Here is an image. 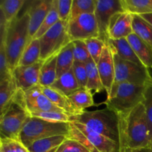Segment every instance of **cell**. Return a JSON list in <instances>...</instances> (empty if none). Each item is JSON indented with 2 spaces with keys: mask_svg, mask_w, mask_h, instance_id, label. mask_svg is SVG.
Returning a JSON list of instances; mask_svg holds the SVG:
<instances>
[{
  "mask_svg": "<svg viewBox=\"0 0 152 152\" xmlns=\"http://www.w3.org/2000/svg\"><path fill=\"white\" fill-rule=\"evenodd\" d=\"M119 152H134L150 145V132L143 103L117 114Z\"/></svg>",
  "mask_w": 152,
  "mask_h": 152,
  "instance_id": "obj_1",
  "label": "cell"
},
{
  "mask_svg": "<svg viewBox=\"0 0 152 152\" xmlns=\"http://www.w3.org/2000/svg\"><path fill=\"white\" fill-rule=\"evenodd\" d=\"M30 42L29 15L27 12L9 24L1 20V42L4 45L7 62L12 71L18 66Z\"/></svg>",
  "mask_w": 152,
  "mask_h": 152,
  "instance_id": "obj_2",
  "label": "cell"
},
{
  "mask_svg": "<svg viewBox=\"0 0 152 152\" xmlns=\"http://www.w3.org/2000/svg\"><path fill=\"white\" fill-rule=\"evenodd\" d=\"M71 123L84 125L119 144L118 117L115 112L108 108L92 111H85L79 115L71 117Z\"/></svg>",
  "mask_w": 152,
  "mask_h": 152,
  "instance_id": "obj_3",
  "label": "cell"
},
{
  "mask_svg": "<svg viewBox=\"0 0 152 152\" xmlns=\"http://www.w3.org/2000/svg\"><path fill=\"white\" fill-rule=\"evenodd\" d=\"M145 89V86L130 83L114 85L105 101L106 108L117 114L129 111L144 102Z\"/></svg>",
  "mask_w": 152,
  "mask_h": 152,
  "instance_id": "obj_4",
  "label": "cell"
},
{
  "mask_svg": "<svg viewBox=\"0 0 152 152\" xmlns=\"http://www.w3.org/2000/svg\"><path fill=\"white\" fill-rule=\"evenodd\" d=\"M71 129V123H50L39 118L30 117L27 120L20 134L21 142L28 148L39 140L55 136L68 137Z\"/></svg>",
  "mask_w": 152,
  "mask_h": 152,
  "instance_id": "obj_5",
  "label": "cell"
},
{
  "mask_svg": "<svg viewBox=\"0 0 152 152\" xmlns=\"http://www.w3.org/2000/svg\"><path fill=\"white\" fill-rule=\"evenodd\" d=\"M111 50L115 67V80L113 86L120 83H130L148 87L152 85V74L148 68L124 60L112 49Z\"/></svg>",
  "mask_w": 152,
  "mask_h": 152,
  "instance_id": "obj_6",
  "label": "cell"
},
{
  "mask_svg": "<svg viewBox=\"0 0 152 152\" xmlns=\"http://www.w3.org/2000/svg\"><path fill=\"white\" fill-rule=\"evenodd\" d=\"M68 24L59 21L48 32H46L39 39L40 60H46L59 52L67 45L71 42L68 34Z\"/></svg>",
  "mask_w": 152,
  "mask_h": 152,
  "instance_id": "obj_7",
  "label": "cell"
},
{
  "mask_svg": "<svg viewBox=\"0 0 152 152\" xmlns=\"http://www.w3.org/2000/svg\"><path fill=\"white\" fill-rule=\"evenodd\" d=\"M30 117L28 112L12 102L8 109L1 115V137L20 140L21 132Z\"/></svg>",
  "mask_w": 152,
  "mask_h": 152,
  "instance_id": "obj_8",
  "label": "cell"
},
{
  "mask_svg": "<svg viewBox=\"0 0 152 152\" xmlns=\"http://www.w3.org/2000/svg\"><path fill=\"white\" fill-rule=\"evenodd\" d=\"M68 34L71 42L99 38V28L94 13H84L70 21Z\"/></svg>",
  "mask_w": 152,
  "mask_h": 152,
  "instance_id": "obj_9",
  "label": "cell"
},
{
  "mask_svg": "<svg viewBox=\"0 0 152 152\" xmlns=\"http://www.w3.org/2000/svg\"><path fill=\"white\" fill-rule=\"evenodd\" d=\"M123 12L120 0H96L94 15L99 28V38L106 44L109 39L108 29L111 17L116 13Z\"/></svg>",
  "mask_w": 152,
  "mask_h": 152,
  "instance_id": "obj_10",
  "label": "cell"
},
{
  "mask_svg": "<svg viewBox=\"0 0 152 152\" xmlns=\"http://www.w3.org/2000/svg\"><path fill=\"white\" fill-rule=\"evenodd\" d=\"M25 108L28 114L36 111H65L56 106L43 93L40 85L34 86L26 91H24Z\"/></svg>",
  "mask_w": 152,
  "mask_h": 152,
  "instance_id": "obj_11",
  "label": "cell"
},
{
  "mask_svg": "<svg viewBox=\"0 0 152 152\" xmlns=\"http://www.w3.org/2000/svg\"><path fill=\"white\" fill-rule=\"evenodd\" d=\"M44 61L39 60L30 66H17L13 71V76L17 89L26 91L39 83L40 71Z\"/></svg>",
  "mask_w": 152,
  "mask_h": 152,
  "instance_id": "obj_12",
  "label": "cell"
},
{
  "mask_svg": "<svg viewBox=\"0 0 152 152\" xmlns=\"http://www.w3.org/2000/svg\"><path fill=\"white\" fill-rule=\"evenodd\" d=\"M96 65L101 81L105 91L107 92V96H108L111 93L115 80V67L112 51L108 44H106V46L104 48Z\"/></svg>",
  "mask_w": 152,
  "mask_h": 152,
  "instance_id": "obj_13",
  "label": "cell"
},
{
  "mask_svg": "<svg viewBox=\"0 0 152 152\" xmlns=\"http://www.w3.org/2000/svg\"><path fill=\"white\" fill-rule=\"evenodd\" d=\"M133 34V14L123 12L111 17L108 25V38L112 39L127 38Z\"/></svg>",
  "mask_w": 152,
  "mask_h": 152,
  "instance_id": "obj_14",
  "label": "cell"
},
{
  "mask_svg": "<svg viewBox=\"0 0 152 152\" xmlns=\"http://www.w3.org/2000/svg\"><path fill=\"white\" fill-rule=\"evenodd\" d=\"M53 0H40L31 1L27 13L29 15L30 39H33L47 15L48 14Z\"/></svg>",
  "mask_w": 152,
  "mask_h": 152,
  "instance_id": "obj_15",
  "label": "cell"
},
{
  "mask_svg": "<svg viewBox=\"0 0 152 152\" xmlns=\"http://www.w3.org/2000/svg\"><path fill=\"white\" fill-rule=\"evenodd\" d=\"M79 129L91 143L99 152H119V144L112 140L91 130L88 127L78 123H71Z\"/></svg>",
  "mask_w": 152,
  "mask_h": 152,
  "instance_id": "obj_16",
  "label": "cell"
},
{
  "mask_svg": "<svg viewBox=\"0 0 152 152\" xmlns=\"http://www.w3.org/2000/svg\"><path fill=\"white\" fill-rule=\"evenodd\" d=\"M41 87L43 93L49 98V99L54 105L63 110L70 117L79 115L83 113L80 112L76 108V107L74 106V104L72 103V102L70 100L68 96H65L62 93L55 90L51 87H42V86Z\"/></svg>",
  "mask_w": 152,
  "mask_h": 152,
  "instance_id": "obj_17",
  "label": "cell"
},
{
  "mask_svg": "<svg viewBox=\"0 0 152 152\" xmlns=\"http://www.w3.org/2000/svg\"><path fill=\"white\" fill-rule=\"evenodd\" d=\"M129 44L145 68L152 70V48L142 41L135 34L127 37Z\"/></svg>",
  "mask_w": 152,
  "mask_h": 152,
  "instance_id": "obj_18",
  "label": "cell"
},
{
  "mask_svg": "<svg viewBox=\"0 0 152 152\" xmlns=\"http://www.w3.org/2000/svg\"><path fill=\"white\" fill-rule=\"evenodd\" d=\"M107 44L121 59L134 62L141 66H144L136 55L131 45L129 44L127 38L119 39H108Z\"/></svg>",
  "mask_w": 152,
  "mask_h": 152,
  "instance_id": "obj_19",
  "label": "cell"
},
{
  "mask_svg": "<svg viewBox=\"0 0 152 152\" xmlns=\"http://www.w3.org/2000/svg\"><path fill=\"white\" fill-rule=\"evenodd\" d=\"M17 91L13 76L0 80V107L1 115L12 104V99Z\"/></svg>",
  "mask_w": 152,
  "mask_h": 152,
  "instance_id": "obj_20",
  "label": "cell"
},
{
  "mask_svg": "<svg viewBox=\"0 0 152 152\" xmlns=\"http://www.w3.org/2000/svg\"><path fill=\"white\" fill-rule=\"evenodd\" d=\"M50 87L53 88L68 97L81 88L72 69L56 79V81Z\"/></svg>",
  "mask_w": 152,
  "mask_h": 152,
  "instance_id": "obj_21",
  "label": "cell"
},
{
  "mask_svg": "<svg viewBox=\"0 0 152 152\" xmlns=\"http://www.w3.org/2000/svg\"><path fill=\"white\" fill-rule=\"evenodd\" d=\"M74 43L73 42H71L63 49H62V50L57 55V63H56L57 78L72 69L74 62Z\"/></svg>",
  "mask_w": 152,
  "mask_h": 152,
  "instance_id": "obj_22",
  "label": "cell"
},
{
  "mask_svg": "<svg viewBox=\"0 0 152 152\" xmlns=\"http://www.w3.org/2000/svg\"><path fill=\"white\" fill-rule=\"evenodd\" d=\"M57 55L49 58L44 62L40 71L39 83L42 87H50L57 79L56 76Z\"/></svg>",
  "mask_w": 152,
  "mask_h": 152,
  "instance_id": "obj_23",
  "label": "cell"
},
{
  "mask_svg": "<svg viewBox=\"0 0 152 152\" xmlns=\"http://www.w3.org/2000/svg\"><path fill=\"white\" fill-rule=\"evenodd\" d=\"M66 139V136H55L39 140L31 144L28 149L30 152H56Z\"/></svg>",
  "mask_w": 152,
  "mask_h": 152,
  "instance_id": "obj_24",
  "label": "cell"
},
{
  "mask_svg": "<svg viewBox=\"0 0 152 152\" xmlns=\"http://www.w3.org/2000/svg\"><path fill=\"white\" fill-rule=\"evenodd\" d=\"M40 60V42L39 39H34L28 43L24 50L18 66H30Z\"/></svg>",
  "mask_w": 152,
  "mask_h": 152,
  "instance_id": "obj_25",
  "label": "cell"
},
{
  "mask_svg": "<svg viewBox=\"0 0 152 152\" xmlns=\"http://www.w3.org/2000/svg\"><path fill=\"white\" fill-rule=\"evenodd\" d=\"M125 12L133 15L152 13V0H120Z\"/></svg>",
  "mask_w": 152,
  "mask_h": 152,
  "instance_id": "obj_26",
  "label": "cell"
},
{
  "mask_svg": "<svg viewBox=\"0 0 152 152\" xmlns=\"http://www.w3.org/2000/svg\"><path fill=\"white\" fill-rule=\"evenodd\" d=\"M25 3L24 0H2L0 3L1 20L9 24L17 17V14Z\"/></svg>",
  "mask_w": 152,
  "mask_h": 152,
  "instance_id": "obj_27",
  "label": "cell"
},
{
  "mask_svg": "<svg viewBox=\"0 0 152 152\" xmlns=\"http://www.w3.org/2000/svg\"><path fill=\"white\" fill-rule=\"evenodd\" d=\"M68 98L80 112H83L85 109L94 105L91 91L86 88H80L68 96Z\"/></svg>",
  "mask_w": 152,
  "mask_h": 152,
  "instance_id": "obj_28",
  "label": "cell"
},
{
  "mask_svg": "<svg viewBox=\"0 0 152 152\" xmlns=\"http://www.w3.org/2000/svg\"><path fill=\"white\" fill-rule=\"evenodd\" d=\"M86 66L88 74V83L86 88L94 91L96 93L105 91L101 81L97 65L91 58L86 62Z\"/></svg>",
  "mask_w": 152,
  "mask_h": 152,
  "instance_id": "obj_29",
  "label": "cell"
},
{
  "mask_svg": "<svg viewBox=\"0 0 152 152\" xmlns=\"http://www.w3.org/2000/svg\"><path fill=\"white\" fill-rule=\"evenodd\" d=\"M133 33L152 48V27L139 15H133Z\"/></svg>",
  "mask_w": 152,
  "mask_h": 152,
  "instance_id": "obj_30",
  "label": "cell"
},
{
  "mask_svg": "<svg viewBox=\"0 0 152 152\" xmlns=\"http://www.w3.org/2000/svg\"><path fill=\"white\" fill-rule=\"evenodd\" d=\"M59 20V14L57 12V8H56V0H53L51 4V7L50 9L48 14L45 17V20L43 21L42 24L41 25L40 28H39L38 31L35 36L34 37V39H40L46 32L49 31L52 27L54 26Z\"/></svg>",
  "mask_w": 152,
  "mask_h": 152,
  "instance_id": "obj_31",
  "label": "cell"
},
{
  "mask_svg": "<svg viewBox=\"0 0 152 152\" xmlns=\"http://www.w3.org/2000/svg\"><path fill=\"white\" fill-rule=\"evenodd\" d=\"M95 10L96 0H73L70 21L84 13H94Z\"/></svg>",
  "mask_w": 152,
  "mask_h": 152,
  "instance_id": "obj_32",
  "label": "cell"
},
{
  "mask_svg": "<svg viewBox=\"0 0 152 152\" xmlns=\"http://www.w3.org/2000/svg\"><path fill=\"white\" fill-rule=\"evenodd\" d=\"M30 117L50 123H71V117L68 114L58 111H36L31 113Z\"/></svg>",
  "mask_w": 152,
  "mask_h": 152,
  "instance_id": "obj_33",
  "label": "cell"
},
{
  "mask_svg": "<svg viewBox=\"0 0 152 152\" xmlns=\"http://www.w3.org/2000/svg\"><path fill=\"white\" fill-rule=\"evenodd\" d=\"M89 54L96 64L98 63L106 43L99 38H91L85 40Z\"/></svg>",
  "mask_w": 152,
  "mask_h": 152,
  "instance_id": "obj_34",
  "label": "cell"
},
{
  "mask_svg": "<svg viewBox=\"0 0 152 152\" xmlns=\"http://www.w3.org/2000/svg\"><path fill=\"white\" fill-rule=\"evenodd\" d=\"M0 151L3 152H30L20 140L1 137Z\"/></svg>",
  "mask_w": 152,
  "mask_h": 152,
  "instance_id": "obj_35",
  "label": "cell"
},
{
  "mask_svg": "<svg viewBox=\"0 0 152 152\" xmlns=\"http://www.w3.org/2000/svg\"><path fill=\"white\" fill-rule=\"evenodd\" d=\"M73 43H74V61L86 64L91 58L89 54L86 42L84 40H76V41H73Z\"/></svg>",
  "mask_w": 152,
  "mask_h": 152,
  "instance_id": "obj_36",
  "label": "cell"
},
{
  "mask_svg": "<svg viewBox=\"0 0 152 152\" xmlns=\"http://www.w3.org/2000/svg\"><path fill=\"white\" fill-rule=\"evenodd\" d=\"M68 139L74 140L78 141L81 144H83L88 150L90 152H99L93 146L90 141L88 140L86 135L82 133L77 128L74 126L73 123H71V129H70L69 134H68Z\"/></svg>",
  "mask_w": 152,
  "mask_h": 152,
  "instance_id": "obj_37",
  "label": "cell"
},
{
  "mask_svg": "<svg viewBox=\"0 0 152 152\" xmlns=\"http://www.w3.org/2000/svg\"><path fill=\"white\" fill-rule=\"evenodd\" d=\"M72 70L80 88H86L88 83V74L86 64L74 61Z\"/></svg>",
  "mask_w": 152,
  "mask_h": 152,
  "instance_id": "obj_38",
  "label": "cell"
},
{
  "mask_svg": "<svg viewBox=\"0 0 152 152\" xmlns=\"http://www.w3.org/2000/svg\"><path fill=\"white\" fill-rule=\"evenodd\" d=\"M73 0H56V8L59 20L68 24L71 16Z\"/></svg>",
  "mask_w": 152,
  "mask_h": 152,
  "instance_id": "obj_39",
  "label": "cell"
},
{
  "mask_svg": "<svg viewBox=\"0 0 152 152\" xmlns=\"http://www.w3.org/2000/svg\"><path fill=\"white\" fill-rule=\"evenodd\" d=\"M56 152H90L83 144L74 140L67 138Z\"/></svg>",
  "mask_w": 152,
  "mask_h": 152,
  "instance_id": "obj_40",
  "label": "cell"
},
{
  "mask_svg": "<svg viewBox=\"0 0 152 152\" xmlns=\"http://www.w3.org/2000/svg\"><path fill=\"white\" fill-rule=\"evenodd\" d=\"M13 76V71L9 66L5 47L3 42L0 44V80Z\"/></svg>",
  "mask_w": 152,
  "mask_h": 152,
  "instance_id": "obj_41",
  "label": "cell"
},
{
  "mask_svg": "<svg viewBox=\"0 0 152 152\" xmlns=\"http://www.w3.org/2000/svg\"><path fill=\"white\" fill-rule=\"evenodd\" d=\"M142 103L145 105V111H146L150 132V140H151L152 138V85L146 87L145 92V99Z\"/></svg>",
  "mask_w": 152,
  "mask_h": 152,
  "instance_id": "obj_42",
  "label": "cell"
},
{
  "mask_svg": "<svg viewBox=\"0 0 152 152\" xmlns=\"http://www.w3.org/2000/svg\"><path fill=\"white\" fill-rule=\"evenodd\" d=\"M140 16L152 27V13H149V14H142L140 15Z\"/></svg>",
  "mask_w": 152,
  "mask_h": 152,
  "instance_id": "obj_43",
  "label": "cell"
},
{
  "mask_svg": "<svg viewBox=\"0 0 152 152\" xmlns=\"http://www.w3.org/2000/svg\"><path fill=\"white\" fill-rule=\"evenodd\" d=\"M134 152H152V148L150 146H148V147H145V148H140V149H138Z\"/></svg>",
  "mask_w": 152,
  "mask_h": 152,
  "instance_id": "obj_44",
  "label": "cell"
},
{
  "mask_svg": "<svg viewBox=\"0 0 152 152\" xmlns=\"http://www.w3.org/2000/svg\"><path fill=\"white\" fill-rule=\"evenodd\" d=\"M149 146L152 148V138L151 139V141H150V145H149Z\"/></svg>",
  "mask_w": 152,
  "mask_h": 152,
  "instance_id": "obj_45",
  "label": "cell"
},
{
  "mask_svg": "<svg viewBox=\"0 0 152 152\" xmlns=\"http://www.w3.org/2000/svg\"><path fill=\"white\" fill-rule=\"evenodd\" d=\"M0 152H3V151H0Z\"/></svg>",
  "mask_w": 152,
  "mask_h": 152,
  "instance_id": "obj_46",
  "label": "cell"
}]
</instances>
